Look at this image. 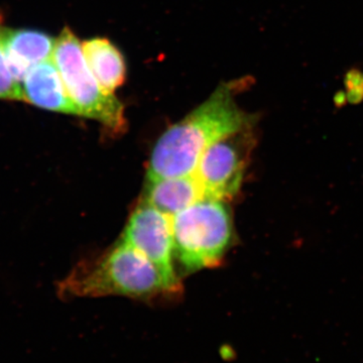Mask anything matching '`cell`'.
<instances>
[{"mask_svg":"<svg viewBox=\"0 0 363 363\" xmlns=\"http://www.w3.org/2000/svg\"><path fill=\"white\" fill-rule=\"evenodd\" d=\"M250 77L221 83L206 101L162 133L147 164V181L193 175L207 149L222 138L255 128L259 116L238 107L236 93L247 89Z\"/></svg>","mask_w":363,"mask_h":363,"instance_id":"obj_1","label":"cell"},{"mask_svg":"<svg viewBox=\"0 0 363 363\" xmlns=\"http://www.w3.org/2000/svg\"><path fill=\"white\" fill-rule=\"evenodd\" d=\"M1 42L11 74L21 83L33 67L52 58L56 40L40 30L4 26Z\"/></svg>","mask_w":363,"mask_h":363,"instance_id":"obj_7","label":"cell"},{"mask_svg":"<svg viewBox=\"0 0 363 363\" xmlns=\"http://www.w3.org/2000/svg\"><path fill=\"white\" fill-rule=\"evenodd\" d=\"M252 130L225 136L203 154L194 175L204 198L226 202L238 194L255 143Z\"/></svg>","mask_w":363,"mask_h":363,"instance_id":"obj_5","label":"cell"},{"mask_svg":"<svg viewBox=\"0 0 363 363\" xmlns=\"http://www.w3.org/2000/svg\"><path fill=\"white\" fill-rule=\"evenodd\" d=\"M83 52L93 75L105 92L114 94L125 83L126 63L123 55L106 38H93L82 43Z\"/></svg>","mask_w":363,"mask_h":363,"instance_id":"obj_10","label":"cell"},{"mask_svg":"<svg viewBox=\"0 0 363 363\" xmlns=\"http://www.w3.org/2000/svg\"><path fill=\"white\" fill-rule=\"evenodd\" d=\"M344 85L347 93L348 104L358 105L363 102V72L352 67L344 75Z\"/></svg>","mask_w":363,"mask_h":363,"instance_id":"obj_12","label":"cell"},{"mask_svg":"<svg viewBox=\"0 0 363 363\" xmlns=\"http://www.w3.org/2000/svg\"><path fill=\"white\" fill-rule=\"evenodd\" d=\"M175 259L184 271L218 266L233 240V223L225 202L203 198L172 217Z\"/></svg>","mask_w":363,"mask_h":363,"instance_id":"obj_3","label":"cell"},{"mask_svg":"<svg viewBox=\"0 0 363 363\" xmlns=\"http://www.w3.org/2000/svg\"><path fill=\"white\" fill-rule=\"evenodd\" d=\"M58 290L64 298L123 296L150 301L177 295L156 266L121 240L96 259L74 267Z\"/></svg>","mask_w":363,"mask_h":363,"instance_id":"obj_2","label":"cell"},{"mask_svg":"<svg viewBox=\"0 0 363 363\" xmlns=\"http://www.w3.org/2000/svg\"><path fill=\"white\" fill-rule=\"evenodd\" d=\"M2 16H0V100H21L23 91L20 82L11 74L1 42V30L4 28Z\"/></svg>","mask_w":363,"mask_h":363,"instance_id":"obj_11","label":"cell"},{"mask_svg":"<svg viewBox=\"0 0 363 363\" xmlns=\"http://www.w3.org/2000/svg\"><path fill=\"white\" fill-rule=\"evenodd\" d=\"M21 85L23 101L45 111L80 116L77 107L67 93L52 59L33 67L21 81Z\"/></svg>","mask_w":363,"mask_h":363,"instance_id":"obj_8","label":"cell"},{"mask_svg":"<svg viewBox=\"0 0 363 363\" xmlns=\"http://www.w3.org/2000/svg\"><path fill=\"white\" fill-rule=\"evenodd\" d=\"M121 241L156 266L174 292H181L180 279L174 267L175 252L171 217L142 201L131 213Z\"/></svg>","mask_w":363,"mask_h":363,"instance_id":"obj_6","label":"cell"},{"mask_svg":"<svg viewBox=\"0 0 363 363\" xmlns=\"http://www.w3.org/2000/svg\"><path fill=\"white\" fill-rule=\"evenodd\" d=\"M203 198L202 189L193 174L147 181L143 201L172 218Z\"/></svg>","mask_w":363,"mask_h":363,"instance_id":"obj_9","label":"cell"},{"mask_svg":"<svg viewBox=\"0 0 363 363\" xmlns=\"http://www.w3.org/2000/svg\"><path fill=\"white\" fill-rule=\"evenodd\" d=\"M52 59L80 116L99 121L114 133L125 130L123 104L102 89L86 61L82 43L67 26L56 39Z\"/></svg>","mask_w":363,"mask_h":363,"instance_id":"obj_4","label":"cell"},{"mask_svg":"<svg viewBox=\"0 0 363 363\" xmlns=\"http://www.w3.org/2000/svg\"><path fill=\"white\" fill-rule=\"evenodd\" d=\"M334 105L337 108H342L348 104L347 93L344 92L342 90H339L335 93L333 98Z\"/></svg>","mask_w":363,"mask_h":363,"instance_id":"obj_13","label":"cell"}]
</instances>
